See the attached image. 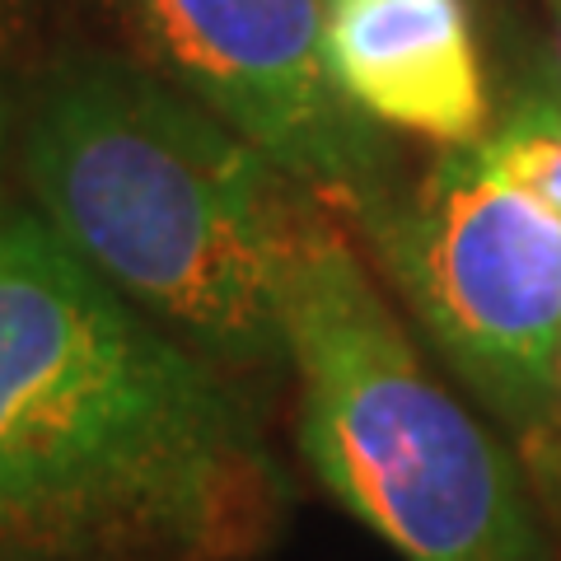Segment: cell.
Segmentation results:
<instances>
[{
  "instance_id": "3957f363",
  "label": "cell",
  "mask_w": 561,
  "mask_h": 561,
  "mask_svg": "<svg viewBox=\"0 0 561 561\" xmlns=\"http://www.w3.org/2000/svg\"><path fill=\"white\" fill-rule=\"evenodd\" d=\"M300 445L332 501L402 561H542L524 478L454 398L351 239L295 202L280 253Z\"/></svg>"
},
{
  "instance_id": "ba28073f",
  "label": "cell",
  "mask_w": 561,
  "mask_h": 561,
  "mask_svg": "<svg viewBox=\"0 0 561 561\" xmlns=\"http://www.w3.org/2000/svg\"><path fill=\"white\" fill-rule=\"evenodd\" d=\"M5 146H10V108H5V99H0V173H5Z\"/></svg>"
},
{
  "instance_id": "277c9868",
  "label": "cell",
  "mask_w": 561,
  "mask_h": 561,
  "mask_svg": "<svg viewBox=\"0 0 561 561\" xmlns=\"http://www.w3.org/2000/svg\"><path fill=\"white\" fill-rule=\"evenodd\" d=\"M431 346L505 426L552 435L561 360V216L449 146L412 197L360 216Z\"/></svg>"
},
{
  "instance_id": "52a82bcc",
  "label": "cell",
  "mask_w": 561,
  "mask_h": 561,
  "mask_svg": "<svg viewBox=\"0 0 561 561\" xmlns=\"http://www.w3.org/2000/svg\"><path fill=\"white\" fill-rule=\"evenodd\" d=\"M472 150H478V160L491 179L529 192L552 216H561V99L519 103Z\"/></svg>"
},
{
  "instance_id": "5b68a950",
  "label": "cell",
  "mask_w": 561,
  "mask_h": 561,
  "mask_svg": "<svg viewBox=\"0 0 561 561\" xmlns=\"http://www.w3.org/2000/svg\"><path fill=\"white\" fill-rule=\"evenodd\" d=\"M154 61L290 183L365 216L389 154L328 66V0H131Z\"/></svg>"
},
{
  "instance_id": "6da1fadb",
  "label": "cell",
  "mask_w": 561,
  "mask_h": 561,
  "mask_svg": "<svg viewBox=\"0 0 561 561\" xmlns=\"http://www.w3.org/2000/svg\"><path fill=\"white\" fill-rule=\"evenodd\" d=\"M280 519L216 360L0 202V561H249Z\"/></svg>"
},
{
  "instance_id": "7a4b0ae2",
  "label": "cell",
  "mask_w": 561,
  "mask_h": 561,
  "mask_svg": "<svg viewBox=\"0 0 561 561\" xmlns=\"http://www.w3.org/2000/svg\"><path fill=\"white\" fill-rule=\"evenodd\" d=\"M38 216L136 309L216 365H280L295 192L202 99L122 57L47 70L20 136Z\"/></svg>"
},
{
  "instance_id": "9c48e42d",
  "label": "cell",
  "mask_w": 561,
  "mask_h": 561,
  "mask_svg": "<svg viewBox=\"0 0 561 561\" xmlns=\"http://www.w3.org/2000/svg\"><path fill=\"white\" fill-rule=\"evenodd\" d=\"M552 43H557V70H561V0H552Z\"/></svg>"
},
{
  "instance_id": "8992f818",
  "label": "cell",
  "mask_w": 561,
  "mask_h": 561,
  "mask_svg": "<svg viewBox=\"0 0 561 561\" xmlns=\"http://www.w3.org/2000/svg\"><path fill=\"white\" fill-rule=\"evenodd\" d=\"M328 66L370 122L478 146L486 84L463 0H328Z\"/></svg>"
},
{
  "instance_id": "30bf717a",
  "label": "cell",
  "mask_w": 561,
  "mask_h": 561,
  "mask_svg": "<svg viewBox=\"0 0 561 561\" xmlns=\"http://www.w3.org/2000/svg\"><path fill=\"white\" fill-rule=\"evenodd\" d=\"M552 440L561 445V360H557V412H552Z\"/></svg>"
}]
</instances>
